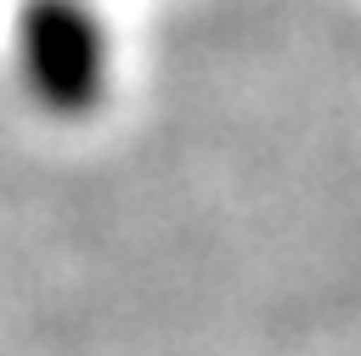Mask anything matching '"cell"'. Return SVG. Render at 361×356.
Here are the masks:
<instances>
[{
  "mask_svg": "<svg viewBox=\"0 0 361 356\" xmlns=\"http://www.w3.org/2000/svg\"><path fill=\"white\" fill-rule=\"evenodd\" d=\"M23 62L34 73V85L51 96V102H90L96 85H102V34L96 23L79 11V6H56V11H39L28 23V40H23Z\"/></svg>",
  "mask_w": 361,
  "mask_h": 356,
  "instance_id": "obj_1",
  "label": "cell"
}]
</instances>
